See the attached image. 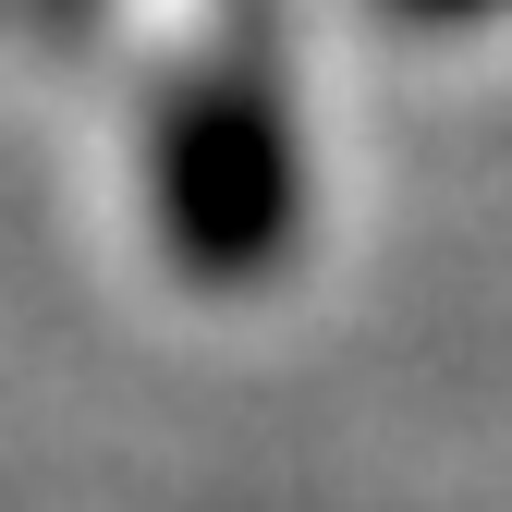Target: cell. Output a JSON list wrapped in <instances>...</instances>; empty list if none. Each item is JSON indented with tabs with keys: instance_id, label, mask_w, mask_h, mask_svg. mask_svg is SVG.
<instances>
[{
	"instance_id": "6da1fadb",
	"label": "cell",
	"mask_w": 512,
	"mask_h": 512,
	"mask_svg": "<svg viewBox=\"0 0 512 512\" xmlns=\"http://www.w3.org/2000/svg\"><path fill=\"white\" fill-rule=\"evenodd\" d=\"M159 232L183 256V281H269L305 232V159L293 110L269 98L256 61H208L196 86L159 110Z\"/></svg>"
},
{
	"instance_id": "7a4b0ae2",
	"label": "cell",
	"mask_w": 512,
	"mask_h": 512,
	"mask_svg": "<svg viewBox=\"0 0 512 512\" xmlns=\"http://www.w3.org/2000/svg\"><path fill=\"white\" fill-rule=\"evenodd\" d=\"M391 13H415V25H476V13H500V0H391Z\"/></svg>"
}]
</instances>
